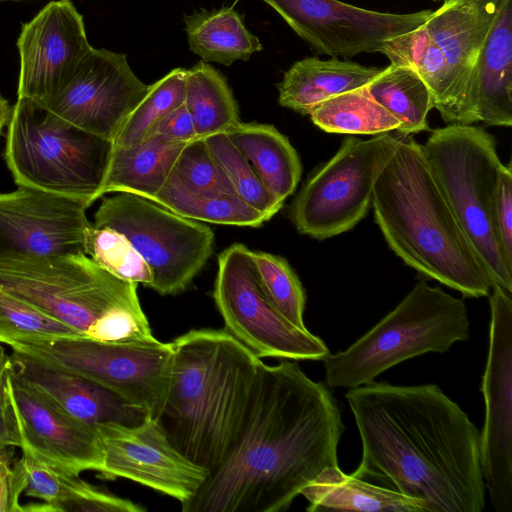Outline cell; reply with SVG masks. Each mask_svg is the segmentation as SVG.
I'll return each instance as SVG.
<instances>
[{"instance_id": "obj_9", "label": "cell", "mask_w": 512, "mask_h": 512, "mask_svg": "<svg viewBox=\"0 0 512 512\" xmlns=\"http://www.w3.org/2000/svg\"><path fill=\"white\" fill-rule=\"evenodd\" d=\"M470 335L467 307L440 287L418 282L404 299L344 351L324 359L333 388L372 383L384 371L413 357L447 352Z\"/></svg>"}, {"instance_id": "obj_42", "label": "cell", "mask_w": 512, "mask_h": 512, "mask_svg": "<svg viewBox=\"0 0 512 512\" xmlns=\"http://www.w3.org/2000/svg\"><path fill=\"white\" fill-rule=\"evenodd\" d=\"M0 444L15 447L21 445V435L7 400L5 406L0 408Z\"/></svg>"}, {"instance_id": "obj_23", "label": "cell", "mask_w": 512, "mask_h": 512, "mask_svg": "<svg viewBox=\"0 0 512 512\" xmlns=\"http://www.w3.org/2000/svg\"><path fill=\"white\" fill-rule=\"evenodd\" d=\"M476 113L488 126L512 125V0H504L477 66Z\"/></svg>"}, {"instance_id": "obj_35", "label": "cell", "mask_w": 512, "mask_h": 512, "mask_svg": "<svg viewBox=\"0 0 512 512\" xmlns=\"http://www.w3.org/2000/svg\"><path fill=\"white\" fill-rule=\"evenodd\" d=\"M203 141L228 177L235 194L269 221L282 208L266 190L250 162L227 133L203 138Z\"/></svg>"}, {"instance_id": "obj_5", "label": "cell", "mask_w": 512, "mask_h": 512, "mask_svg": "<svg viewBox=\"0 0 512 512\" xmlns=\"http://www.w3.org/2000/svg\"><path fill=\"white\" fill-rule=\"evenodd\" d=\"M0 290L102 341H151L137 283L123 280L87 254L0 260Z\"/></svg>"}, {"instance_id": "obj_36", "label": "cell", "mask_w": 512, "mask_h": 512, "mask_svg": "<svg viewBox=\"0 0 512 512\" xmlns=\"http://www.w3.org/2000/svg\"><path fill=\"white\" fill-rule=\"evenodd\" d=\"M84 250L113 275L151 287L153 274L150 267L123 234L91 223L86 230Z\"/></svg>"}, {"instance_id": "obj_29", "label": "cell", "mask_w": 512, "mask_h": 512, "mask_svg": "<svg viewBox=\"0 0 512 512\" xmlns=\"http://www.w3.org/2000/svg\"><path fill=\"white\" fill-rule=\"evenodd\" d=\"M184 105L201 139L227 133L240 122L238 103L226 77L204 61L187 69Z\"/></svg>"}, {"instance_id": "obj_16", "label": "cell", "mask_w": 512, "mask_h": 512, "mask_svg": "<svg viewBox=\"0 0 512 512\" xmlns=\"http://www.w3.org/2000/svg\"><path fill=\"white\" fill-rule=\"evenodd\" d=\"M96 428L104 452L100 473L106 478L129 479L182 504L209 475L207 469L186 458L150 416L134 425L106 422Z\"/></svg>"}, {"instance_id": "obj_25", "label": "cell", "mask_w": 512, "mask_h": 512, "mask_svg": "<svg viewBox=\"0 0 512 512\" xmlns=\"http://www.w3.org/2000/svg\"><path fill=\"white\" fill-rule=\"evenodd\" d=\"M186 144L151 135L131 146L113 145L101 196L124 192L152 201L173 173Z\"/></svg>"}, {"instance_id": "obj_33", "label": "cell", "mask_w": 512, "mask_h": 512, "mask_svg": "<svg viewBox=\"0 0 512 512\" xmlns=\"http://www.w3.org/2000/svg\"><path fill=\"white\" fill-rule=\"evenodd\" d=\"M186 72L187 69L175 68L149 85L112 141L114 146L125 147L144 141L164 117L184 104Z\"/></svg>"}, {"instance_id": "obj_21", "label": "cell", "mask_w": 512, "mask_h": 512, "mask_svg": "<svg viewBox=\"0 0 512 512\" xmlns=\"http://www.w3.org/2000/svg\"><path fill=\"white\" fill-rule=\"evenodd\" d=\"M10 374L60 411L89 425L141 423L148 415L113 391L13 351Z\"/></svg>"}, {"instance_id": "obj_1", "label": "cell", "mask_w": 512, "mask_h": 512, "mask_svg": "<svg viewBox=\"0 0 512 512\" xmlns=\"http://www.w3.org/2000/svg\"><path fill=\"white\" fill-rule=\"evenodd\" d=\"M345 430L330 390L293 361L262 362L230 451L183 512H280L326 467Z\"/></svg>"}, {"instance_id": "obj_18", "label": "cell", "mask_w": 512, "mask_h": 512, "mask_svg": "<svg viewBox=\"0 0 512 512\" xmlns=\"http://www.w3.org/2000/svg\"><path fill=\"white\" fill-rule=\"evenodd\" d=\"M87 208L28 187L0 193V260L85 253Z\"/></svg>"}, {"instance_id": "obj_14", "label": "cell", "mask_w": 512, "mask_h": 512, "mask_svg": "<svg viewBox=\"0 0 512 512\" xmlns=\"http://www.w3.org/2000/svg\"><path fill=\"white\" fill-rule=\"evenodd\" d=\"M489 350L482 377L485 404L481 467L496 512H512V299L500 287L489 294Z\"/></svg>"}, {"instance_id": "obj_20", "label": "cell", "mask_w": 512, "mask_h": 512, "mask_svg": "<svg viewBox=\"0 0 512 512\" xmlns=\"http://www.w3.org/2000/svg\"><path fill=\"white\" fill-rule=\"evenodd\" d=\"M5 394L21 435L20 447L26 446L47 462L78 474L102 471L104 452L95 426L49 404L14 379L10 368Z\"/></svg>"}, {"instance_id": "obj_4", "label": "cell", "mask_w": 512, "mask_h": 512, "mask_svg": "<svg viewBox=\"0 0 512 512\" xmlns=\"http://www.w3.org/2000/svg\"><path fill=\"white\" fill-rule=\"evenodd\" d=\"M374 219L390 249L422 275L466 297L490 282L454 217L422 150L403 139L374 186Z\"/></svg>"}, {"instance_id": "obj_7", "label": "cell", "mask_w": 512, "mask_h": 512, "mask_svg": "<svg viewBox=\"0 0 512 512\" xmlns=\"http://www.w3.org/2000/svg\"><path fill=\"white\" fill-rule=\"evenodd\" d=\"M422 150L491 287L512 293V262L499 243L494 206L504 167L493 135L473 125L432 130Z\"/></svg>"}, {"instance_id": "obj_32", "label": "cell", "mask_w": 512, "mask_h": 512, "mask_svg": "<svg viewBox=\"0 0 512 512\" xmlns=\"http://www.w3.org/2000/svg\"><path fill=\"white\" fill-rule=\"evenodd\" d=\"M152 201L199 222L257 228L267 221L236 195L204 196L190 192L173 173Z\"/></svg>"}, {"instance_id": "obj_48", "label": "cell", "mask_w": 512, "mask_h": 512, "mask_svg": "<svg viewBox=\"0 0 512 512\" xmlns=\"http://www.w3.org/2000/svg\"><path fill=\"white\" fill-rule=\"evenodd\" d=\"M0 1H6V0H0ZM15 1V0H14ZM17 1V0H16Z\"/></svg>"}, {"instance_id": "obj_30", "label": "cell", "mask_w": 512, "mask_h": 512, "mask_svg": "<svg viewBox=\"0 0 512 512\" xmlns=\"http://www.w3.org/2000/svg\"><path fill=\"white\" fill-rule=\"evenodd\" d=\"M368 94L399 122L397 132L407 137L428 130L433 103L430 91L411 68L391 64L382 68L366 86Z\"/></svg>"}, {"instance_id": "obj_8", "label": "cell", "mask_w": 512, "mask_h": 512, "mask_svg": "<svg viewBox=\"0 0 512 512\" xmlns=\"http://www.w3.org/2000/svg\"><path fill=\"white\" fill-rule=\"evenodd\" d=\"M112 141L85 131L45 106L18 98L4 158L15 183L68 197L87 207L101 196Z\"/></svg>"}, {"instance_id": "obj_26", "label": "cell", "mask_w": 512, "mask_h": 512, "mask_svg": "<svg viewBox=\"0 0 512 512\" xmlns=\"http://www.w3.org/2000/svg\"><path fill=\"white\" fill-rule=\"evenodd\" d=\"M227 135L252 165L262 184L283 206L294 193L302 173L299 155L273 125L239 122Z\"/></svg>"}, {"instance_id": "obj_38", "label": "cell", "mask_w": 512, "mask_h": 512, "mask_svg": "<svg viewBox=\"0 0 512 512\" xmlns=\"http://www.w3.org/2000/svg\"><path fill=\"white\" fill-rule=\"evenodd\" d=\"M173 174L190 192L204 196L236 195L223 169L203 139H195L181 151ZM237 196V195H236Z\"/></svg>"}, {"instance_id": "obj_12", "label": "cell", "mask_w": 512, "mask_h": 512, "mask_svg": "<svg viewBox=\"0 0 512 512\" xmlns=\"http://www.w3.org/2000/svg\"><path fill=\"white\" fill-rule=\"evenodd\" d=\"M403 136L346 138L303 184L290 210L296 230L324 240L354 228L372 207L374 186Z\"/></svg>"}, {"instance_id": "obj_39", "label": "cell", "mask_w": 512, "mask_h": 512, "mask_svg": "<svg viewBox=\"0 0 512 512\" xmlns=\"http://www.w3.org/2000/svg\"><path fill=\"white\" fill-rule=\"evenodd\" d=\"M494 220L499 243L507 259L512 262V170L504 165L497 185Z\"/></svg>"}, {"instance_id": "obj_22", "label": "cell", "mask_w": 512, "mask_h": 512, "mask_svg": "<svg viewBox=\"0 0 512 512\" xmlns=\"http://www.w3.org/2000/svg\"><path fill=\"white\" fill-rule=\"evenodd\" d=\"M15 461L21 471L27 496L44 501L24 507V511L66 512H143L145 508L97 488L80 478V474L51 464L26 446Z\"/></svg>"}, {"instance_id": "obj_31", "label": "cell", "mask_w": 512, "mask_h": 512, "mask_svg": "<svg viewBox=\"0 0 512 512\" xmlns=\"http://www.w3.org/2000/svg\"><path fill=\"white\" fill-rule=\"evenodd\" d=\"M308 115L328 133L380 135L400 127V122L368 94L365 86L324 100Z\"/></svg>"}, {"instance_id": "obj_28", "label": "cell", "mask_w": 512, "mask_h": 512, "mask_svg": "<svg viewBox=\"0 0 512 512\" xmlns=\"http://www.w3.org/2000/svg\"><path fill=\"white\" fill-rule=\"evenodd\" d=\"M184 22L189 48L204 62L230 66L237 60L247 61L263 49L233 7L201 9L185 16Z\"/></svg>"}, {"instance_id": "obj_34", "label": "cell", "mask_w": 512, "mask_h": 512, "mask_svg": "<svg viewBox=\"0 0 512 512\" xmlns=\"http://www.w3.org/2000/svg\"><path fill=\"white\" fill-rule=\"evenodd\" d=\"M251 257L259 286L271 306L296 327L307 329L303 319L305 292L288 261L263 251L251 250Z\"/></svg>"}, {"instance_id": "obj_40", "label": "cell", "mask_w": 512, "mask_h": 512, "mask_svg": "<svg viewBox=\"0 0 512 512\" xmlns=\"http://www.w3.org/2000/svg\"><path fill=\"white\" fill-rule=\"evenodd\" d=\"M151 135H161L170 140L185 143L198 139L194 121L184 104L164 117Z\"/></svg>"}, {"instance_id": "obj_37", "label": "cell", "mask_w": 512, "mask_h": 512, "mask_svg": "<svg viewBox=\"0 0 512 512\" xmlns=\"http://www.w3.org/2000/svg\"><path fill=\"white\" fill-rule=\"evenodd\" d=\"M76 335L68 325L0 290V344Z\"/></svg>"}, {"instance_id": "obj_44", "label": "cell", "mask_w": 512, "mask_h": 512, "mask_svg": "<svg viewBox=\"0 0 512 512\" xmlns=\"http://www.w3.org/2000/svg\"><path fill=\"white\" fill-rule=\"evenodd\" d=\"M12 113L8 101L0 95V135L6 125H8Z\"/></svg>"}, {"instance_id": "obj_2", "label": "cell", "mask_w": 512, "mask_h": 512, "mask_svg": "<svg viewBox=\"0 0 512 512\" xmlns=\"http://www.w3.org/2000/svg\"><path fill=\"white\" fill-rule=\"evenodd\" d=\"M345 398L362 443L352 473L422 502L425 512H482L481 433L436 384L372 382Z\"/></svg>"}, {"instance_id": "obj_15", "label": "cell", "mask_w": 512, "mask_h": 512, "mask_svg": "<svg viewBox=\"0 0 512 512\" xmlns=\"http://www.w3.org/2000/svg\"><path fill=\"white\" fill-rule=\"evenodd\" d=\"M273 8L317 55L343 57L380 52L389 39L423 25L433 10L397 14L340 0H262Z\"/></svg>"}, {"instance_id": "obj_43", "label": "cell", "mask_w": 512, "mask_h": 512, "mask_svg": "<svg viewBox=\"0 0 512 512\" xmlns=\"http://www.w3.org/2000/svg\"><path fill=\"white\" fill-rule=\"evenodd\" d=\"M9 368L10 356L5 352V349L0 345V408H3L6 404L5 383Z\"/></svg>"}, {"instance_id": "obj_27", "label": "cell", "mask_w": 512, "mask_h": 512, "mask_svg": "<svg viewBox=\"0 0 512 512\" xmlns=\"http://www.w3.org/2000/svg\"><path fill=\"white\" fill-rule=\"evenodd\" d=\"M307 511L425 512L422 502L365 479L344 474L339 466L324 468L300 493Z\"/></svg>"}, {"instance_id": "obj_3", "label": "cell", "mask_w": 512, "mask_h": 512, "mask_svg": "<svg viewBox=\"0 0 512 512\" xmlns=\"http://www.w3.org/2000/svg\"><path fill=\"white\" fill-rule=\"evenodd\" d=\"M157 422L170 442L209 473L237 439L262 360L226 330H190L173 342Z\"/></svg>"}, {"instance_id": "obj_6", "label": "cell", "mask_w": 512, "mask_h": 512, "mask_svg": "<svg viewBox=\"0 0 512 512\" xmlns=\"http://www.w3.org/2000/svg\"><path fill=\"white\" fill-rule=\"evenodd\" d=\"M504 0H442L411 32L386 41L380 53L413 69L428 87L433 108L450 125H473L479 56Z\"/></svg>"}, {"instance_id": "obj_41", "label": "cell", "mask_w": 512, "mask_h": 512, "mask_svg": "<svg viewBox=\"0 0 512 512\" xmlns=\"http://www.w3.org/2000/svg\"><path fill=\"white\" fill-rule=\"evenodd\" d=\"M23 492V477L14 462L11 472L0 482V512L24 511L19 503L20 495Z\"/></svg>"}, {"instance_id": "obj_46", "label": "cell", "mask_w": 512, "mask_h": 512, "mask_svg": "<svg viewBox=\"0 0 512 512\" xmlns=\"http://www.w3.org/2000/svg\"><path fill=\"white\" fill-rule=\"evenodd\" d=\"M14 455H15V446L0 444V457L13 460Z\"/></svg>"}, {"instance_id": "obj_17", "label": "cell", "mask_w": 512, "mask_h": 512, "mask_svg": "<svg viewBox=\"0 0 512 512\" xmlns=\"http://www.w3.org/2000/svg\"><path fill=\"white\" fill-rule=\"evenodd\" d=\"M148 87L135 75L125 54L92 48L69 82L43 106L113 141Z\"/></svg>"}, {"instance_id": "obj_19", "label": "cell", "mask_w": 512, "mask_h": 512, "mask_svg": "<svg viewBox=\"0 0 512 512\" xmlns=\"http://www.w3.org/2000/svg\"><path fill=\"white\" fill-rule=\"evenodd\" d=\"M17 48L18 98L45 105L69 82L93 47L75 5L58 0L23 24Z\"/></svg>"}, {"instance_id": "obj_47", "label": "cell", "mask_w": 512, "mask_h": 512, "mask_svg": "<svg viewBox=\"0 0 512 512\" xmlns=\"http://www.w3.org/2000/svg\"><path fill=\"white\" fill-rule=\"evenodd\" d=\"M432 1H434V2H438V1H442V0H432Z\"/></svg>"}, {"instance_id": "obj_45", "label": "cell", "mask_w": 512, "mask_h": 512, "mask_svg": "<svg viewBox=\"0 0 512 512\" xmlns=\"http://www.w3.org/2000/svg\"><path fill=\"white\" fill-rule=\"evenodd\" d=\"M12 459L0 457V482L11 472Z\"/></svg>"}, {"instance_id": "obj_24", "label": "cell", "mask_w": 512, "mask_h": 512, "mask_svg": "<svg viewBox=\"0 0 512 512\" xmlns=\"http://www.w3.org/2000/svg\"><path fill=\"white\" fill-rule=\"evenodd\" d=\"M381 70L336 57L328 60L307 57L296 61L284 73L277 84L278 102L308 115L324 100L366 86Z\"/></svg>"}, {"instance_id": "obj_10", "label": "cell", "mask_w": 512, "mask_h": 512, "mask_svg": "<svg viewBox=\"0 0 512 512\" xmlns=\"http://www.w3.org/2000/svg\"><path fill=\"white\" fill-rule=\"evenodd\" d=\"M40 363L89 379L157 419L165 404L173 345L152 341H102L62 336L6 344Z\"/></svg>"}, {"instance_id": "obj_11", "label": "cell", "mask_w": 512, "mask_h": 512, "mask_svg": "<svg viewBox=\"0 0 512 512\" xmlns=\"http://www.w3.org/2000/svg\"><path fill=\"white\" fill-rule=\"evenodd\" d=\"M93 225L129 240L152 271L150 289L162 296L184 292L214 250V232L207 225L131 193L105 198Z\"/></svg>"}, {"instance_id": "obj_13", "label": "cell", "mask_w": 512, "mask_h": 512, "mask_svg": "<svg viewBox=\"0 0 512 512\" xmlns=\"http://www.w3.org/2000/svg\"><path fill=\"white\" fill-rule=\"evenodd\" d=\"M213 299L225 330L258 358L323 360L330 352L308 329H300L278 313L257 281L251 250L241 243L217 258Z\"/></svg>"}]
</instances>
